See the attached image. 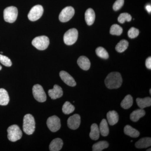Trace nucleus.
Here are the masks:
<instances>
[{"label":"nucleus","instance_id":"16","mask_svg":"<svg viewBox=\"0 0 151 151\" xmlns=\"http://www.w3.org/2000/svg\"><path fill=\"white\" fill-rule=\"evenodd\" d=\"M107 118L108 123L111 126L115 125L119 122V114L115 111H109L107 114Z\"/></svg>","mask_w":151,"mask_h":151},{"label":"nucleus","instance_id":"33","mask_svg":"<svg viewBox=\"0 0 151 151\" xmlns=\"http://www.w3.org/2000/svg\"><path fill=\"white\" fill-rule=\"evenodd\" d=\"M139 29L135 27H132L128 31V34L131 38H134L139 35Z\"/></svg>","mask_w":151,"mask_h":151},{"label":"nucleus","instance_id":"25","mask_svg":"<svg viewBox=\"0 0 151 151\" xmlns=\"http://www.w3.org/2000/svg\"><path fill=\"white\" fill-rule=\"evenodd\" d=\"M99 130H100V134L103 137H106L109 134V128H108V124L106 119H103L101 121Z\"/></svg>","mask_w":151,"mask_h":151},{"label":"nucleus","instance_id":"20","mask_svg":"<svg viewBox=\"0 0 151 151\" xmlns=\"http://www.w3.org/2000/svg\"><path fill=\"white\" fill-rule=\"evenodd\" d=\"M100 132L98 125L92 124L91 127V132L89 134L90 138L94 140H97L100 138Z\"/></svg>","mask_w":151,"mask_h":151},{"label":"nucleus","instance_id":"10","mask_svg":"<svg viewBox=\"0 0 151 151\" xmlns=\"http://www.w3.org/2000/svg\"><path fill=\"white\" fill-rule=\"evenodd\" d=\"M75 14L74 9L71 6H67L63 9L60 14L59 19L60 22H65L69 21Z\"/></svg>","mask_w":151,"mask_h":151},{"label":"nucleus","instance_id":"18","mask_svg":"<svg viewBox=\"0 0 151 151\" xmlns=\"http://www.w3.org/2000/svg\"><path fill=\"white\" fill-rule=\"evenodd\" d=\"M95 19L94 12L92 9L89 8L86 11L85 13V19L88 25H91L94 23Z\"/></svg>","mask_w":151,"mask_h":151},{"label":"nucleus","instance_id":"22","mask_svg":"<svg viewBox=\"0 0 151 151\" xmlns=\"http://www.w3.org/2000/svg\"><path fill=\"white\" fill-rule=\"evenodd\" d=\"M124 132L126 135L133 138L138 137L140 135L139 131L129 125L126 126L124 129Z\"/></svg>","mask_w":151,"mask_h":151},{"label":"nucleus","instance_id":"14","mask_svg":"<svg viewBox=\"0 0 151 151\" xmlns=\"http://www.w3.org/2000/svg\"><path fill=\"white\" fill-rule=\"evenodd\" d=\"M77 63L78 66L83 70H89L90 67V60L86 56H80L77 60Z\"/></svg>","mask_w":151,"mask_h":151},{"label":"nucleus","instance_id":"39","mask_svg":"<svg viewBox=\"0 0 151 151\" xmlns=\"http://www.w3.org/2000/svg\"><path fill=\"white\" fill-rule=\"evenodd\" d=\"M150 94H151V89H150Z\"/></svg>","mask_w":151,"mask_h":151},{"label":"nucleus","instance_id":"11","mask_svg":"<svg viewBox=\"0 0 151 151\" xmlns=\"http://www.w3.org/2000/svg\"><path fill=\"white\" fill-rule=\"evenodd\" d=\"M81 123V117L78 114H76L68 118L67 121L68 126L72 130L77 129Z\"/></svg>","mask_w":151,"mask_h":151},{"label":"nucleus","instance_id":"19","mask_svg":"<svg viewBox=\"0 0 151 151\" xmlns=\"http://www.w3.org/2000/svg\"><path fill=\"white\" fill-rule=\"evenodd\" d=\"M145 111L143 109H137L133 111L130 115V119L133 122H137L145 115Z\"/></svg>","mask_w":151,"mask_h":151},{"label":"nucleus","instance_id":"31","mask_svg":"<svg viewBox=\"0 0 151 151\" xmlns=\"http://www.w3.org/2000/svg\"><path fill=\"white\" fill-rule=\"evenodd\" d=\"M132 19V16L127 13L121 14L118 18V21L121 24L124 23L126 22H130Z\"/></svg>","mask_w":151,"mask_h":151},{"label":"nucleus","instance_id":"3","mask_svg":"<svg viewBox=\"0 0 151 151\" xmlns=\"http://www.w3.org/2000/svg\"><path fill=\"white\" fill-rule=\"evenodd\" d=\"M8 138L12 142H15L21 139L22 133L18 126L12 125L7 129Z\"/></svg>","mask_w":151,"mask_h":151},{"label":"nucleus","instance_id":"12","mask_svg":"<svg viewBox=\"0 0 151 151\" xmlns=\"http://www.w3.org/2000/svg\"><path fill=\"white\" fill-rule=\"evenodd\" d=\"M59 75L62 81L68 86H75L76 85V83L74 78L66 71L63 70L60 71Z\"/></svg>","mask_w":151,"mask_h":151},{"label":"nucleus","instance_id":"38","mask_svg":"<svg viewBox=\"0 0 151 151\" xmlns=\"http://www.w3.org/2000/svg\"><path fill=\"white\" fill-rule=\"evenodd\" d=\"M147 151H151V148H150V149H148V150H147Z\"/></svg>","mask_w":151,"mask_h":151},{"label":"nucleus","instance_id":"36","mask_svg":"<svg viewBox=\"0 0 151 151\" xmlns=\"http://www.w3.org/2000/svg\"><path fill=\"white\" fill-rule=\"evenodd\" d=\"M146 9L147 11L148 12L150 13L151 12V6L150 5L148 4L146 6Z\"/></svg>","mask_w":151,"mask_h":151},{"label":"nucleus","instance_id":"6","mask_svg":"<svg viewBox=\"0 0 151 151\" xmlns=\"http://www.w3.org/2000/svg\"><path fill=\"white\" fill-rule=\"evenodd\" d=\"M78 37V32L75 28H72L68 30L64 34L63 40L67 45H72L76 42Z\"/></svg>","mask_w":151,"mask_h":151},{"label":"nucleus","instance_id":"26","mask_svg":"<svg viewBox=\"0 0 151 151\" xmlns=\"http://www.w3.org/2000/svg\"><path fill=\"white\" fill-rule=\"evenodd\" d=\"M109 147V144L106 141H100L95 143L92 146V151H101Z\"/></svg>","mask_w":151,"mask_h":151},{"label":"nucleus","instance_id":"32","mask_svg":"<svg viewBox=\"0 0 151 151\" xmlns=\"http://www.w3.org/2000/svg\"><path fill=\"white\" fill-rule=\"evenodd\" d=\"M0 63L3 65L7 67L12 66V62L11 60L7 57L0 54Z\"/></svg>","mask_w":151,"mask_h":151},{"label":"nucleus","instance_id":"15","mask_svg":"<svg viewBox=\"0 0 151 151\" xmlns=\"http://www.w3.org/2000/svg\"><path fill=\"white\" fill-rule=\"evenodd\" d=\"M63 146V142L61 139L56 138L52 141L49 146L50 150L58 151L62 149Z\"/></svg>","mask_w":151,"mask_h":151},{"label":"nucleus","instance_id":"24","mask_svg":"<svg viewBox=\"0 0 151 151\" xmlns=\"http://www.w3.org/2000/svg\"><path fill=\"white\" fill-rule=\"evenodd\" d=\"M133 104V97L131 95H127L122 100L121 105L124 109H128L131 108Z\"/></svg>","mask_w":151,"mask_h":151},{"label":"nucleus","instance_id":"17","mask_svg":"<svg viewBox=\"0 0 151 151\" xmlns=\"http://www.w3.org/2000/svg\"><path fill=\"white\" fill-rule=\"evenodd\" d=\"M151 139L150 137L142 138L135 144V147L137 148H146L150 147Z\"/></svg>","mask_w":151,"mask_h":151},{"label":"nucleus","instance_id":"27","mask_svg":"<svg viewBox=\"0 0 151 151\" xmlns=\"http://www.w3.org/2000/svg\"><path fill=\"white\" fill-rule=\"evenodd\" d=\"M129 44V42L125 40L120 41L116 47V51L119 52H122L125 51L128 48Z\"/></svg>","mask_w":151,"mask_h":151},{"label":"nucleus","instance_id":"7","mask_svg":"<svg viewBox=\"0 0 151 151\" xmlns=\"http://www.w3.org/2000/svg\"><path fill=\"white\" fill-rule=\"evenodd\" d=\"M34 97L38 102L43 103L46 100V94L42 86L39 84H36L32 88Z\"/></svg>","mask_w":151,"mask_h":151},{"label":"nucleus","instance_id":"2","mask_svg":"<svg viewBox=\"0 0 151 151\" xmlns=\"http://www.w3.org/2000/svg\"><path fill=\"white\" fill-rule=\"evenodd\" d=\"M35 123L34 118L30 114L26 115L24 117L23 129L27 134L31 135L35 131Z\"/></svg>","mask_w":151,"mask_h":151},{"label":"nucleus","instance_id":"13","mask_svg":"<svg viewBox=\"0 0 151 151\" xmlns=\"http://www.w3.org/2000/svg\"><path fill=\"white\" fill-rule=\"evenodd\" d=\"M48 93L50 97L53 100L60 98L63 95L62 88L58 85H55L53 89H49Z\"/></svg>","mask_w":151,"mask_h":151},{"label":"nucleus","instance_id":"1","mask_svg":"<svg viewBox=\"0 0 151 151\" xmlns=\"http://www.w3.org/2000/svg\"><path fill=\"white\" fill-rule=\"evenodd\" d=\"M123 79L122 75L119 72H113L109 73L106 78L105 83L109 89H118L122 86Z\"/></svg>","mask_w":151,"mask_h":151},{"label":"nucleus","instance_id":"9","mask_svg":"<svg viewBox=\"0 0 151 151\" xmlns=\"http://www.w3.org/2000/svg\"><path fill=\"white\" fill-rule=\"evenodd\" d=\"M47 127L52 132H57L61 127L60 119L56 116L49 117L47 121Z\"/></svg>","mask_w":151,"mask_h":151},{"label":"nucleus","instance_id":"23","mask_svg":"<svg viewBox=\"0 0 151 151\" xmlns=\"http://www.w3.org/2000/svg\"><path fill=\"white\" fill-rule=\"evenodd\" d=\"M9 102V97L6 90L4 89H0V105H6Z\"/></svg>","mask_w":151,"mask_h":151},{"label":"nucleus","instance_id":"35","mask_svg":"<svg viewBox=\"0 0 151 151\" xmlns=\"http://www.w3.org/2000/svg\"><path fill=\"white\" fill-rule=\"evenodd\" d=\"M146 66L147 68L151 70V57L148 58L146 60L145 62Z\"/></svg>","mask_w":151,"mask_h":151},{"label":"nucleus","instance_id":"4","mask_svg":"<svg viewBox=\"0 0 151 151\" xmlns=\"http://www.w3.org/2000/svg\"><path fill=\"white\" fill-rule=\"evenodd\" d=\"M18 14V9L16 7L13 6L8 7L4 10V19L7 22L10 23H13L17 20Z\"/></svg>","mask_w":151,"mask_h":151},{"label":"nucleus","instance_id":"37","mask_svg":"<svg viewBox=\"0 0 151 151\" xmlns=\"http://www.w3.org/2000/svg\"><path fill=\"white\" fill-rule=\"evenodd\" d=\"M1 69H2V67H1V65H0V70H1Z\"/></svg>","mask_w":151,"mask_h":151},{"label":"nucleus","instance_id":"30","mask_svg":"<svg viewBox=\"0 0 151 151\" xmlns=\"http://www.w3.org/2000/svg\"><path fill=\"white\" fill-rule=\"evenodd\" d=\"M96 53L99 57L103 59H108L109 58V54L106 50L101 47H97L96 49Z\"/></svg>","mask_w":151,"mask_h":151},{"label":"nucleus","instance_id":"28","mask_svg":"<svg viewBox=\"0 0 151 151\" xmlns=\"http://www.w3.org/2000/svg\"><path fill=\"white\" fill-rule=\"evenodd\" d=\"M75 110V107L69 102H65L62 107V111L66 115L73 113Z\"/></svg>","mask_w":151,"mask_h":151},{"label":"nucleus","instance_id":"5","mask_svg":"<svg viewBox=\"0 0 151 151\" xmlns=\"http://www.w3.org/2000/svg\"><path fill=\"white\" fill-rule=\"evenodd\" d=\"M48 37L46 36H41L35 38L32 41V45L39 50H45L49 45Z\"/></svg>","mask_w":151,"mask_h":151},{"label":"nucleus","instance_id":"21","mask_svg":"<svg viewBox=\"0 0 151 151\" xmlns=\"http://www.w3.org/2000/svg\"><path fill=\"white\" fill-rule=\"evenodd\" d=\"M138 106L141 109L150 107L151 105V98L150 97H147L144 98H137L136 100Z\"/></svg>","mask_w":151,"mask_h":151},{"label":"nucleus","instance_id":"8","mask_svg":"<svg viewBox=\"0 0 151 151\" xmlns=\"http://www.w3.org/2000/svg\"><path fill=\"white\" fill-rule=\"evenodd\" d=\"M44 10L42 6L37 5L33 7L28 15V17L31 21H36L43 14Z\"/></svg>","mask_w":151,"mask_h":151},{"label":"nucleus","instance_id":"29","mask_svg":"<svg viewBox=\"0 0 151 151\" xmlns=\"http://www.w3.org/2000/svg\"><path fill=\"white\" fill-rule=\"evenodd\" d=\"M123 32V29L119 25L114 24L110 29V33L112 35H120Z\"/></svg>","mask_w":151,"mask_h":151},{"label":"nucleus","instance_id":"34","mask_svg":"<svg viewBox=\"0 0 151 151\" xmlns=\"http://www.w3.org/2000/svg\"><path fill=\"white\" fill-rule=\"evenodd\" d=\"M124 0H116L113 6L114 10L117 11L119 10L124 5Z\"/></svg>","mask_w":151,"mask_h":151}]
</instances>
